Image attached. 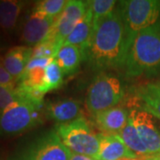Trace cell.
<instances>
[{"label": "cell", "mask_w": 160, "mask_h": 160, "mask_svg": "<svg viewBox=\"0 0 160 160\" xmlns=\"http://www.w3.org/2000/svg\"><path fill=\"white\" fill-rule=\"evenodd\" d=\"M131 44L119 6L93 28L86 59L92 69L103 72L124 68Z\"/></svg>", "instance_id": "1"}, {"label": "cell", "mask_w": 160, "mask_h": 160, "mask_svg": "<svg viewBox=\"0 0 160 160\" xmlns=\"http://www.w3.org/2000/svg\"><path fill=\"white\" fill-rule=\"evenodd\" d=\"M124 68L127 78H137L159 69L160 22L135 36Z\"/></svg>", "instance_id": "2"}, {"label": "cell", "mask_w": 160, "mask_h": 160, "mask_svg": "<svg viewBox=\"0 0 160 160\" xmlns=\"http://www.w3.org/2000/svg\"><path fill=\"white\" fill-rule=\"evenodd\" d=\"M43 107L28 100L19 99L0 110V136L19 135L38 126L43 121Z\"/></svg>", "instance_id": "3"}, {"label": "cell", "mask_w": 160, "mask_h": 160, "mask_svg": "<svg viewBox=\"0 0 160 160\" xmlns=\"http://www.w3.org/2000/svg\"><path fill=\"white\" fill-rule=\"evenodd\" d=\"M124 94V87L118 77L105 71L101 72L87 89L86 109L93 117L99 112L118 106Z\"/></svg>", "instance_id": "4"}, {"label": "cell", "mask_w": 160, "mask_h": 160, "mask_svg": "<svg viewBox=\"0 0 160 160\" xmlns=\"http://www.w3.org/2000/svg\"><path fill=\"white\" fill-rule=\"evenodd\" d=\"M55 132L71 153L95 158L100 146V135L92 130L90 124L84 117L69 123L57 125Z\"/></svg>", "instance_id": "5"}, {"label": "cell", "mask_w": 160, "mask_h": 160, "mask_svg": "<svg viewBox=\"0 0 160 160\" xmlns=\"http://www.w3.org/2000/svg\"><path fill=\"white\" fill-rule=\"evenodd\" d=\"M126 25V33L131 44L135 36L143 29L158 22L160 18L159 0H127L119 2Z\"/></svg>", "instance_id": "6"}, {"label": "cell", "mask_w": 160, "mask_h": 160, "mask_svg": "<svg viewBox=\"0 0 160 160\" xmlns=\"http://www.w3.org/2000/svg\"><path fill=\"white\" fill-rule=\"evenodd\" d=\"M71 152L54 131H50L17 151L11 160H69Z\"/></svg>", "instance_id": "7"}, {"label": "cell", "mask_w": 160, "mask_h": 160, "mask_svg": "<svg viewBox=\"0 0 160 160\" xmlns=\"http://www.w3.org/2000/svg\"><path fill=\"white\" fill-rule=\"evenodd\" d=\"M86 11L87 1L68 0L64 10L55 19L50 32L44 41L53 42L60 49Z\"/></svg>", "instance_id": "8"}, {"label": "cell", "mask_w": 160, "mask_h": 160, "mask_svg": "<svg viewBox=\"0 0 160 160\" xmlns=\"http://www.w3.org/2000/svg\"><path fill=\"white\" fill-rule=\"evenodd\" d=\"M129 119L137 130L150 157L158 154L160 152V132L156 126L154 117L141 107H136L129 111Z\"/></svg>", "instance_id": "9"}, {"label": "cell", "mask_w": 160, "mask_h": 160, "mask_svg": "<svg viewBox=\"0 0 160 160\" xmlns=\"http://www.w3.org/2000/svg\"><path fill=\"white\" fill-rule=\"evenodd\" d=\"M54 21V18L44 17L38 13L31 12L22 26L20 41L29 47L38 45L46 39Z\"/></svg>", "instance_id": "10"}, {"label": "cell", "mask_w": 160, "mask_h": 160, "mask_svg": "<svg viewBox=\"0 0 160 160\" xmlns=\"http://www.w3.org/2000/svg\"><path fill=\"white\" fill-rule=\"evenodd\" d=\"M46 115L58 125L69 123L82 118L81 104L75 99H62L46 103Z\"/></svg>", "instance_id": "11"}, {"label": "cell", "mask_w": 160, "mask_h": 160, "mask_svg": "<svg viewBox=\"0 0 160 160\" xmlns=\"http://www.w3.org/2000/svg\"><path fill=\"white\" fill-rule=\"evenodd\" d=\"M125 158H137L132 153L118 134H100V146L96 160H120Z\"/></svg>", "instance_id": "12"}, {"label": "cell", "mask_w": 160, "mask_h": 160, "mask_svg": "<svg viewBox=\"0 0 160 160\" xmlns=\"http://www.w3.org/2000/svg\"><path fill=\"white\" fill-rule=\"evenodd\" d=\"M98 127L108 134H118L129 120V113L125 108L116 106L103 110L92 117Z\"/></svg>", "instance_id": "13"}, {"label": "cell", "mask_w": 160, "mask_h": 160, "mask_svg": "<svg viewBox=\"0 0 160 160\" xmlns=\"http://www.w3.org/2000/svg\"><path fill=\"white\" fill-rule=\"evenodd\" d=\"M32 55L33 47L26 46H13L8 49L4 55L2 64L12 77H13L18 82L28 63L32 59Z\"/></svg>", "instance_id": "14"}, {"label": "cell", "mask_w": 160, "mask_h": 160, "mask_svg": "<svg viewBox=\"0 0 160 160\" xmlns=\"http://www.w3.org/2000/svg\"><path fill=\"white\" fill-rule=\"evenodd\" d=\"M26 4L20 0H0V30L4 34L14 32Z\"/></svg>", "instance_id": "15"}, {"label": "cell", "mask_w": 160, "mask_h": 160, "mask_svg": "<svg viewBox=\"0 0 160 160\" xmlns=\"http://www.w3.org/2000/svg\"><path fill=\"white\" fill-rule=\"evenodd\" d=\"M92 33H93L92 18L87 6V11L85 13V15L80 20V22L77 24L72 32L64 41L63 45H73L78 46L83 52L86 59V52L90 46Z\"/></svg>", "instance_id": "16"}, {"label": "cell", "mask_w": 160, "mask_h": 160, "mask_svg": "<svg viewBox=\"0 0 160 160\" xmlns=\"http://www.w3.org/2000/svg\"><path fill=\"white\" fill-rule=\"evenodd\" d=\"M55 60L63 75L69 76L78 69L81 62L85 61V55L78 46L62 45L58 51Z\"/></svg>", "instance_id": "17"}, {"label": "cell", "mask_w": 160, "mask_h": 160, "mask_svg": "<svg viewBox=\"0 0 160 160\" xmlns=\"http://www.w3.org/2000/svg\"><path fill=\"white\" fill-rule=\"evenodd\" d=\"M137 98L142 102V109L154 118L160 119V86L147 84L137 89Z\"/></svg>", "instance_id": "18"}, {"label": "cell", "mask_w": 160, "mask_h": 160, "mask_svg": "<svg viewBox=\"0 0 160 160\" xmlns=\"http://www.w3.org/2000/svg\"><path fill=\"white\" fill-rule=\"evenodd\" d=\"M118 135L135 157L145 159L151 158L131 120H128L126 126L118 132Z\"/></svg>", "instance_id": "19"}, {"label": "cell", "mask_w": 160, "mask_h": 160, "mask_svg": "<svg viewBox=\"0 0 160 160\" xmlns=\"http://www.w3.org/2000/svg\"><path fill=\"white\" fill-rule=\"evenodd\" d=\"M117 5V1L114 0H92L87 1L88 10L90 11L92 18V26L93 28L100 22L102 20L110 13H112Z\"/></svg>", "instance_id": "20"}, {"label": "cell", "mask_w": 160, "mask_h": 160, "mask_svg": "<svg viewBox=\"0 0 160 160\" xmlns=\"http://www.w3.org/2000/svg\"><path fill=\"white\" fill-rule=\"evenodd\" d=\"M67 3L68 0H42L36 3L31 12L44 17L56 19L62 12Z\"/></svg>", "instance_id": "21"}, {"label": "cell", "mask_w": 160, "mask_h": 160, "mask_svg": "<svg viewBox=\"0 0 160 160\" xmlns=\"http://www.w3.org/2000/svg\"><path fill=\"white\" fill-rule=\"evenodd\" d=\"M63 73L57 62L54 60L46 68V92L58 89L63 84Z\"/></svg>", "instance_id": "22"}, {"label": "cell", "mask_w": 160, "mask_h": 160, "mask_svg": "<svg viewBox=\"0 0 160 160\" xmlns=\"http://www.w3.org/2000/svg\"><path fill=\"white\" fill-rule=\"evenodd\" d=\"M58 47L51 41H43L33 47L32 58H55L57 55Z\"/></svg>", "instance_id": "23"}, {"label": "cell", "mask_w": 160, "mask_h": 160, "mask_svg": "<svg viewBox=\"0 0 160 160\" xmlns=\"http://www.w3.org/2000/svg\"><path fill=\"white\" fill-rule=\"evenodd\" d=\"M20 99L16 86L0 85V110H3Z\"/></svg>", "instance_id": "24"}, {"label": "cell", "mask_w": 160, "mask_h": 160, "mask_svg": "<svg viewBox=\"0 0 160 160\" xmlns=\"http://www.w3.org/2000/svg\"><path fill=\"white\" fill-rule=\"evenodd\" d=\"M17 80L12 77L10 73L5 69L2 63H0V85L16 86Z\"/></svg>", "instance_id": "25"}, {"label": "cell", "mask_w": 160, "mask_h": 160, "mask_svg": "<svg viewBox=\"0 0 160 160\" xmlns=\"http://www.w3.org/2000/svg\"><path fill=\"white\" fill-rule=\"evenodd\" d=\"M69 160H96L95 158H92V157H88V156H85V155H79V154H74L72 153L70 159Z\"/></svg>", "instance_id": "26"}, {"label": "cell", "mask_w": 160, "mask_h": 160, "mask_svg": "<svg viewBox=\"0 0 160 160\" xmlns=\"http://www.w3.org/2000/svg\"><path fill=\"white\" fill-rule=\"evenodd\" d=\"M6 46H7V42H6L5 34L0 30V51H4L6 49Z\"/></svg>", "instance_id": "27"}, {"label": "cell", "mask_w": 160, "mask_h": 160, "mask_svg": "<svg viewBox=\"0 0 160 160\" xmlns=\"http://www.w3.org/2000/svg\"><path fill=\"white\" fill-rule=\"evenodd\" d=\"M120 160H146L145 158H125Z\"/></svg>", "instance_id": "28"}, {"label": "cell", "mask_w": 160, "mask_h": 160, "mask_svg": "<svg viewBox=\"0 0 160 160\" xmlns=\"http://www.w3.org/2000/svg\"><path fill=\"white\" fill-rule=\"evenodd\" d=\"M146 160H160V159H157V158H154V157H151V158H147Z\"/></svg>", "instance_id": "29"}, {"label": "cell", "mask_w": 160, "mask_h": 160, "mask_svg": "<svg viewBox=\"0 0 160 160\" xmlns=\"http://www.w3.org/2000/svg\"><path fill=\"white\" fill-rule=\"evenodd\" d=\"M1 52H2L0 51V63H2V61H3V57H4V56H3V55L1 54Z\"/></svg>", "instance_id": "30"}, {"label": "cell", "mask_w": 160, "mask_h": 160, "mask_svg": "<svg viewBox=\"0 0 160 160\" xmlns=\"http://www.w3.org/2000/svg\"><path fill=\"white\" fill-rule=\"evenodd\" d=\"M154 158H156L157 159H160V152H159V153H158V155H156V156H155Z\"/></svg>", "instance_id": "31"}, {"label": "cell", "mask_w": 160, "mask_h": 160, "mask_svg": "<svg viewBox=\"0 0 160 160\" xmlns=\"http://www.w3.org/2000/svg\"><path fill=\"white\" fill-rule=\"evenodd\" d=\"M158 85H159V86H160V82H159V83H158Z\"/></svg>", "instance_id": "32"}]
</instances>
